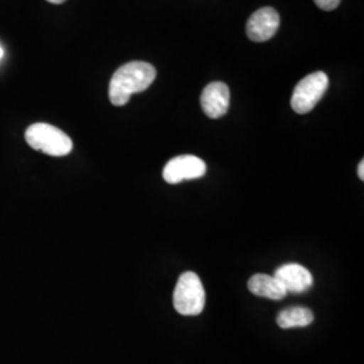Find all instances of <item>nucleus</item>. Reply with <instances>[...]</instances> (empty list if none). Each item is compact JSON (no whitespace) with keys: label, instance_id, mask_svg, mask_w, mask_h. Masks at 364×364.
<instances>
[{"label":"nucleus","instance_id":"nucleus-1","mask_svg":"<svg viewBox=\"0 0 364 364\" xmlns=\"http://www.w3.org/2000/svg\"><path fill=\"white\" fill-rule=\"evenodd\" d=\"M154 66L144 61H132L120 66L109 81V100L117 107L129 103L132 95L144 92L154 82Z\"/></svg>","mask_w":364,"mask_h":364},{"label":"nucleus","instance_id":"nucleus-2","mask_svg":"<svg viewBox=\"0 0 364 364\" xmlns=\"http://www.w3.org/2000/svg\"><path fill=\"white\" fill-rule=\"evenodd\" d=\"M25 138L31 149L48 156H68L73 149V142L65 132L48 123H36L30 126Z\"/></svg>","mask_w":364,"mask_h":364},{"label":"nucleus","instance_id":"nucleus-3","mask_svg":"<svg viewBox=\"0 0 364 364\" xmlns=\"http://www.w3.org/2000/svg\"><path fill=\"white\" fill-rule=\"evenodd\" d=\"M173 306L182 316H197L204 311L205 290L197 274H181L173 293Z\"/></svg>","mask_w":364,"mask_h":364},{"label":"nucleus","instance_id":"nucleus-4","mask_svg":"<svg viewBox=\"0 0 364 364\" xmlns=\"http://www.w3.org/2000/svg\"><path fill=\"white\" fill-rule=\"evenodd\" d=\"M329 80L324 72H314L302 78L291 96V108L297 114H308L323 99L328 90Z\"/></svg>","mask_w":364,"mask_h":364},{"label":"nucleus","instance_id":"nucleus-5","mask_svg":"<svg viewBox=\"0 0 364 364\" xmlns=\"http://www.w3.org/2000/svg\"><path fill=\"white\" fill-rule=\"evenodd\" d=\"M207 173L205 162L196 156H180L170 159L164 168V180L176 185L188 180L201 178Z\"/></svg>","mask_w":364,"mask_h":364},{"label":"nucleus","instance_id":"nucleus-6","mask_svg":"<svg viewBox=\"0 0 364 364\" xmlns=\"http://www.w3.org/2000/svg\"><path fill=\"white\" fill-rule=\"evenodd\" d=\"M279 14L273 7H263L252 14L248 19L246 33L254 42H266L273 38L279 28Z\"/></svg>","mask_w":364,"mask_h":364},{"label":"nucleus","instance_id":"nucleus-7","mask_svg":"<svg viewBox=\"0 0 364 364\" xmlns=\"http://www.w3.org/2000/svg\"><path fill=\"white\" fill-rule=\"evenodd\" d=\"M230 88L220 81L208 84L201 93V107L207 117L219 119L228 112L230 108Z\"/></svg>","mask_w":364,"mask_h":364},{"label":"nucleus","instance_id":"nucleus-8","mask_svg":"<svg viewBox=\"0 0 364 364\" xmlns=\"http://www.w3.org/2000/svg\"><path fill=\"white\" fill-rule=\"evenodd\" d=\"M274 277L282 284L287 293H305L313 285L312 274L308 269L297 263L284 264L274 274Z\"/></svg>","mask_w":364,"mask_h":364},{"label":"nucleus","instance_id":"nucleus-9","mask_svg":"<svg viewBox=\"0 0 364 364\" xmlns=\"http://www.w3.org/2000/svg\"><path fill=\"white\" fill-rule=\"evenodd\" d=\"M248 290L258 296L269 299H284L287 296V291L282 284L274 277L267 274H255L248 279Z\"/></svg>","mask_w":364,"mask_h":364},{"label":"nucleus","instance_id":"nucleus-10","mask_svg":"<svg viewBox=\"0 0 364 364\" xmlns=\"http://www.w3.org/2000/svg\"><path fill=\"white\" fill-rule=\"evenodd\" d=\"M314 320V316L311 309L304 306H293L279 312L277 317V324L282 329L290 328H304L311 326Z\"/></svg>","mask_w":364,"mask_h":364},{"label":"nucleus","instance_id":"nucleus-11","mask_svg":"<svg viewBox=\"0 0 364 364\" xmlns=\"http://www.w3.org/2000/svg\"><path fill=\"white\" fill-rule=\"evenodd\" d=\"M316 3L317 7H320L324 11H332L335 9H338L340 4V0H313Z\"/></svg>","mask_w":364,"mask_h":364},{"label":"nucleus","instance_id":"nucleus-12","mask_svg":"<svg viewBox=\"0 0 364 364\" xmlns=\"http://www.w3.org/2000/svg\"><path fill=\"white\" fill-rule=\"evenodd\" d=\"M358 176H359V178L363 181L364 180V162L362 161L360 164H359V168H358Z\"/></svg>","mask_w":364,"mask_h":364},{"label":"nucleus","instance_id":"nucleus-13","mask_svg":"<svg viewBox=\"0 0 364 364\" xmlns=\"http://www.w3.org/2000/svg\"><path fill=\"white\" fill-rule=\"evenodd\" d=\"M48 1L54 3V4H61V3H64V1H66V0H48Z\"/></svg>","mask_w":364,"mask_h":364},{"label":"nucleus","instance_id":"nucleus-14","mask_svg":"<svg viewBox=\"0 0 364 364\" xmlns=\"http://www.w3.org/2000/svg\"><path fill=\"white\" fill-rule=\"evenodd\" d=\"M3 54H4V50H3V48L0 46V60H1V57H3Z\"/></svg>","mask_w":364,"mask_h":364}]
</instances>
